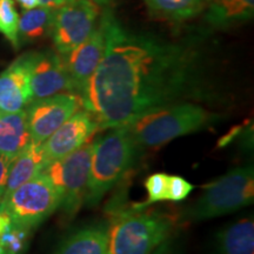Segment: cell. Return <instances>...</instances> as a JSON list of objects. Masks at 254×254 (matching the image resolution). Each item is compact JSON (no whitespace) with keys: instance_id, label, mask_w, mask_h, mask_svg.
Instances as JSON below:
<instances>
[{"instance_id":"cell-4","label":"cell","mask_w":254,"mask_h":254,"mask_svg":"<svg viewBox=\"0 0 254 254\" xmlns=\"http://www.w3.org/2000/svg\"><path fill=\"white\" fill-rule=\"evenodd\" d=\"M133 208L109 226L107 254H151L173 234L176 220L163 212Z\"/></svg>"},{"instance_id":"cell-9","label":"cell","mask_w":254,"mask_h":254,"mask_svg":"<svg viewBox=\"0 0 254 254\" xmlns=\"http://www.w3.org/2000/svg\"><path fill=\"white\" fill-rule=\"evenodd\" d=\"M80 107V97L74 93H60L31 101L26 109L31 141L43 144Z\"/></svg>"},{"instance_id":"cell-11","label":"cell","mask_w":254,"mask_h":254,"mask_svg":"<svg viewBox=\"0 0 254 254\" xmlns=\"http://www.w3.org/2000/svg\"><path fill=\"white\" fill-rule=\"evenodd\" d=\"M100 129L99 123L86 110H78L41 144L47 165L65 157L82 145Z\"/></svg>"},{"instance_id":"cell-30","label":"cell","mask_w":254,"mask_h":254,"mask_svg":"<svg viewBox=\"0 0 254 254\" xmlns=\"http://www.w3.org/2000/svg\"><path fill=\"white\" fill-rule=\"evenodd\" d=\"M92 1H94L95 4H98L100 6V7H105V6L110 5L111 2L114 1V0H92Z\"/></svg>"},{"instance_id":"cell-29","label":"cell","mask_w":254,"mask_h":254,"mask_svg":"<svg viewBox=\"0 0 254 254\" xmlns=\"http://www.w3.org/2000/svg\"><path fill=\"white\" fill-rule=\"evenodd\" d=\"M24 9H31L39 6V0H17Z\"/></svg>"},{"instance_id":"cell-24","label":"cell","mask_w":254,"mask_h":254,"mask_svg":"<svg viewBox=\"0 0 254 254\" xmlns=\"http://www.w3.org/2000/svg\"><path fill=\"white\" fill-rule=\"evenodd\" d=\"M193 190V185L179 176H168L166 200L170 201H183Z\"/></svg>"},{"instance_id":"cell-31","label":"cell","mask_w":254,"mask_h":254,"mask_svg":"<svg viewBox=\"0 0 254 254\" xmlns=\"http://www.w3.org/2000/svg\"><path fill=\"white\" fill-rule=\"evenodd\" d=\"M0 254H4V253H2V251H1V249H0Z\"/></svg>"},{"instance_id":"cell-23","label":"cell","mask_w":254,"mask_h":254,"mask_svg":"<svg viewBox=\"0 0 254 254\" xmlns=\"http://www.w3.org/2000/svg\"><path fill=\"white\" fill-rule=\"evenodd\" d=\"M167 178L168 176L165 173H154L151 174L146 179L145 187L147 190V200L140 204L133 206L135 209H144L152 204L159 201H165L166 200V190H167Z\"/></svg>"},{"instance_id":"cell-6","label":"cell","mask_w":254,"mask_h":254,"mask_svg":"<svg viewBox=\"0 0 254 254\" xmlns=\"http://www.w3.org/2000/svg\"><path fill=\"white\" fill-rule=\"evenodd\" d=\"M93 141L86 142L65 157L47 165L44 173L56 187L60 195V206L64 214L72 220L78 213L87 193L90 178Z\"/></svg>"},{"instance_id":"cell-21","label":"cell","mask_w":254,"mask_h":254,"mask_svg":"<svg viewBox=\"0 0 254 254\" xmlns=\"http://www.w3.org/2000/svg\"><path fill=\"white\" fill-rule=\"evenodd\" d=\"M32 228L11 222L0 236V249L4 254H25L31 240Z\"/></svg>"},{"instance_id":"cell-22","label":"cell","mask_w":254,"mask_h":254,"mask_svg":"<svg viewBox=\"0 0 254 254\" xmlns=\"http://www.w3.org/2000/svg\"><path fill=\"white\" fill-rule=\"evenodd\" d=\"M19 14L15 9L13 0H0V33L12 44L14 49H19L18 38Z\"/></svg>"},{"instance_id":"cell-5","label":"cell","mask_w":254,"mask_h":254,"mask_svg":"<svg viewBox=\"0 0 254 254\" xmlns=\"http://www.w3.org/2000/svg\"><path fill=\"white\" fill-rule=\"evenodd\" d=\"M204 189L202 194L186 209L183 220H208L250 206L254 199L253 165L233 168Z\"/></svg>"},{"instance_id":"cell-13","label":"cell","mask_w":254,"mask_h":254,"mask_svg":"<svg viewBox=\"0 0 254 254\" xmlns=\"http://www.w3.org/2000/svg\"><path fill=\"white\" fill-rule=\"evenodd\" d=\"M32 101L30 59L25 53L0 73V111L12 113L24 110Z\"/></svg>"},{"instance_id":"cell-7","label":"cell","mask_w":254,"mask_h":254,"mask_svg":"<svg viewBox=\"0 0 254 254\" xmlns=\"http://www.w3.org/2000/svg\"><path fill=\"white\" fill-rule=\"evenodd\" d=\"M60 206V195L44 173L15 189L0 200V212L12 222L33 230L55 213Z\"/></svg>"},{"instance_id":"cell-18","label":"cell","mask_w":254,"mask_h":254,"mask_svg":"<svg viewBox=\"0 0 254 254\" xmlns=\"http://www.w3.org/2000/svg\"><path fill=\"white\" fill-rule=\"evenodd\" d=\"M107 225H90L72 232L53 254H107Z\"/></svg>"},{"instance_id":"cell-16","label":"cell","mask_w":254,"mask_h":254,"mask_svg":"<svg viewBox=\"0 0 254 254\" xmlns=\"http://www.w3.org/2000/svg\"><path fill=\"white\" fill-rule=\"evenodd\" d=\"M213 254H254V220L247 217L226 225L214 238Z\"/></svg>"},{"instance_id":"cell-27","label":"cell","mask_w":254,"mask_h":254,"mask_svg":"<svg viewBox=\"0 0 254 254\" xmlns=\"http://www.w3.org/2000/svg\"><path fill=\"white\" fill-rule=\"evenodd\" d=\"M71 1H73V0H39V5L44 6V7L58 9Z\"/></svg>"},{"instance_id":"cell-19","label":"cell","mask_w":254,"mask_h":254,"mask_svg":"<svg viewBox=\"0 0 254 254\" xmlns=\"http://www.w3.org/2000/svg\"><path fill=\"white\" fill-rule=\"evenodd\" d=\"M208 0H144L153 18L183 23L205 11Z\"/></svg>"},{"instance_id":"cell-8","label":"cell","mask_w":254,"mask_h":254,"mask_svg":"<svg viewBox=\"0 0 254 254\" xmlns=\"http://www.w3.org/2000/svg\"><path fill=\"white\" fill-rule=\"evenodd\" d=\"M100 6L92 0H73L56 11L52 36L56 51L67 56L80 45L97 26Z\"/></svg>"},{"instance_id":"cell-2","label":"cell","mask_w":254,"mask_h":254,"mask_svg":"<svg viewBox=\"0 0 254 254\" xmlns=\"http://www.w3.org/2000/svg\"><path fill=\"white\" fill-rule=\"evenodd\" d=\"M220 114L198 103H182L161 107L139 117L127 127L136 147H158L173 139L207 128Z\"/></svg>"},{"instance_id":"cell-15","label":"cell","mask_w":254,"mask_h":254,"mask_svg":"<svg viewBox=\"0 0 254 254\" xmlns=\"http://www.w3.org/2000/svg\"><path fill=\"white\" fill-rule=\"evenodd\" d=\"M47 166L43 146L31 142L20 154L17 155L9 165L7 180L1 199L11 194L15 189L33 179L43 172Z\"/></svg>"},{"instance_id":"cell-26","label":"cell","mask_w":254,"mask_h":254,"mask_svg":"<svg viewBox=\"0 0 254 254\" xmlns=\"http://www.w3.org/2000/svg\"><path fill=\"white\" fill-rule=\"evenodd\" d=\"M12 160H13V159L0 154V198H1L2 193H4L6 180H7L8 176L9 165H11Z\"/></svg>"},{"instance_id":"cell-20","label":"cell","mask_w":254,"mask_h":254,"mask_svg":"<svg viewBox=\"0 0 254 254\" xmlns=\"http://www.w3.org/2000/svg\"><path fill=\"white\" fill-rule=\"evenodd\" d=\"M57 9L50 7H34L25 9L19 18V44H30L51 36Z\"/></svg>"},{"instance_id":"cell-12","label":"cell","mask_w":254,"mask_h":254,"mask_svg":"<svg viewBox=\"0 0 254 254\" xmlns=\"http://www.w3.org/2000/svg\"><path fill=\"white\" fill-rule=\"evenodd\" d=\"M104 51L105 31L103 25L99 23L80 45L64 57L74 92L79 97L99 66Z\"/></svg>"},{"instance_id":"cell-32","label":"cell","mask_w":254,"mask_h":254,"mask_svg":"<svg viewBox=\"0 0 254 254\" xmlns=\"http://www.w3.org/2000/svg\"><path fill=\"white\" fill-rule=\"evenodd\" d=\"M1 113H2V112H1V111H0V114H1Z\"/></svg>"},{"instance_id":"cell-10","label":"cell","mask_w":254,"mask_h":254,"mask_svg":"<svg viewBox=\"0 0 254 254\" xmlns=\"http://www.w3.org/2000/svg\"><path fill=\"white\" fill-rule=\"evenodd\" d=\"M32 101L60 93H74L64 57L53 51L28 52Z\"/></svg>"},{"instance_id":"cell-28","label":"cell","mask_w":254,"mask_h":254,"mask_svg":"<svg viewBox=\"0 0 254 254\" xmlns=\"http://www.w3.org/2000/svg\"><path fill=\"white\" fill-rule=\"evenodd\" d=\"M11 219L4 212H0V236L7 230V227L11 225Z\"/></svg>"},{"instance_id":"cell-1","label":"cell","mask_w":254,"mask_h":254,"mask_svg":"<svg viewBox=\"0 0 254 254\" xmlns=\"http://www.w3.org/2000/svg\"><path fill=\"white\" fill-rule=\"evenodd\" d=\"M99 23L105 51L80 100L100 129L128 126L171 105L214 101L207 59L194 41L135 33L111 8L104 9Z\"/></svg>"},{"instance_id":"cell-25","label":"cell","mask_w":254,"mask_h":254,"mask_svg":"<svg viewBox=\"0 0 254 254\" xmlns=\"http://www.w3.org/2000/svg\"><path fill=\"white\" fill-rule=\"evenodd\" d=\"M151 254H184L182 241L171 234Z\"/></svg>"},{"instance_id":"cell-17","label":"cell","mask_w":254,"mask_h":254,"mask_svg":"<svg viewBox=\"0 0 254 254\" xmlns=\"http://www.w3.org/2000/svg\"><path fill=\"white\" fill-rule=\"evenodd\" d=\"M31 142L26 110L0 114V154L14 159Z\"/></svg>"},{"instance_id":"cell-14","label":"cell","mask_w":254,"mask_h":254,"mask_svg":"<svg viewBox=\"0 0 254 254\" xmlns=\"http://www.w3.org/2000/svg\"><path fill=\"white\" fill-rule=\"evenodd\" d=\"M205 23L213 30H226L253 18L254 0H208Z\"/></svg>"},{"instance_id":"cell-3","label":"cell","mask_w":254,"mask_h":254,"mask_svg":"<svg viewBox=\"0 0 254 254\" xmlns=\"http://www.w3.org/2000/svg\"><path fill=\"white\" fill-rule=\"evenodd\" d=\"M136 145L127 127H114L93 141L85 204L95 206L134 163Z\"/></svg>"}]
</instances>
